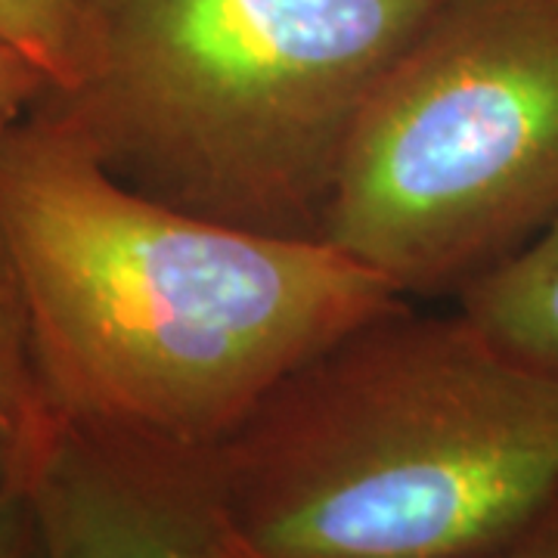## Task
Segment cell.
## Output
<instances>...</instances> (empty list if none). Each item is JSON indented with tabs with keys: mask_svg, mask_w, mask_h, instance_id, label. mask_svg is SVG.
<instances>
[{
	"mask_svg": "<svg viewBox=\"0 0 558 558\" xmlns=\"http://www.w3.org/2000/svg\"><path fill=\"white\" fill-rule=\"evenodd\" d=\"M0 233L38 413L215 450L323 348L407 301L323 240L146 199L38 100L0 134Z\"/></svg>",
	"mask_w": 558,
	"mask_h": 558,
	"instance_id": "cell-1",
	"label": "cell"
},
{
	"mask_svg": "<svg viewBox=\"0 0 558 558\" xmlns=\"http://www.w3.org/2000/svg\"><path fill=\"white\" fill-rule=\"evenodd\" d=\"M208 462L245 558H472L558 494V373L400 301Z\"/></svg>",
	"mask_w": 558,
	"mask_h": 558,
	"instance_id": "cell-2",
	"label": "cell"
},
{
	"mask_svg": "<svg viewBox=\"0 0 558 558\" xmlns=\"http://www.w3.org/2000/svg\"><path fill=\"white\" fill-rule=\"evenodd\" d=\"M440 3L84 0V75L44 100L140 196L319 240L363 102Z\"/></svg>",
	"mask_w": 558,
	"mask_h": 558,
	"instance_id": "cell-3",
	"label": "cell"
},
{
	"mask_svg": "<svg viewBox=\"0 0 558 558\" xmlns=\"http://www.w3.org/2000/svg\"><path fill=\"white\" fill-rule=\"evenodd\" d=\"M558 218V0H444L373 84L319 240L403 299Z\"/></svg>",
	"mask_w": 558,
	"mask_h": 558,
	"instance_id": "cell-4",
	"label": "cell"
},
{
	"mask_svg": "<svg viewBox=\"0 0 558 558\" xmlns=\"http://www.w3.org/2000/svg\"><path fill=\"white\" fill-rule=\"evenodd\" d=\"M13 481L40 558H245L208 450L87 428L35 407Z\"/></svg>",
	"mask_w": 558,
	"mask_h": 558,
	"instance_id": "cell-5",
	"label": "cell"
},
{
	"mask_svg": "<svg viewBox=\"0 0 558 558\" xmlns=\"http://www.w3.org/2000/svg\"><path fill=\"white\" fill-rule=\"evenodd\" d=\"M457 295L459 314L502 351L558 373V218Z\"/></svg>",
	"mask_w": 558,
	"mask_h": 558,
	"instance_id": "cell-6",
	"label": "cell"
},
{
	"mask_svg": "<svg viewBox=\"0 0 558 558\" xmlns=\"http://www.w3.org/2000/svg\"><path fill=\"white\" fill-rule=\"evenodd\" d=\"M0 44L32 60L50 90H72L87 65L84 0H0Z\"/></svg>",
	"mask_w": 558,
	"mask_h": 558,
	"instance_id": "cell-7",
	"label": "cell"
},
{
	"mask_svg": "<svg viewBox=\"0 0 558 558\" xmlns=\"http://www.w3.org/2000/svg\"><path fill=\"white\" fill-rule=\"evenodd\" d=\"M10 119H0V134ZM35 413V381L25 344L20 292L0 233V490L16 472L22 440Z\"/></svg>",
	"mask_w": 558,
	"mask_h": 558,
	"instance_id": "cell-8",
	"label": "cell"
},
{
	"mask_svg": "<svg viewBox=\"0 0 558 558\" xmlns=\"http://www.w3.org/2000/svg\"><path fill=\"white\" fill-rule=\"evenodd\" d=\"M50 94V81L32 60L0 44V119H16Z\"/></svg>",
	"mask_w": 558,
	"mask_h": 558,
	"instance_id": "cell-9",
	"label": "cell"
},
{
	"mask_svg": "<svg viewBox=\"0 0 558 558\" xmlns=\"http://www.w3.org/2000/svg\"><path fill=\"white\" fill-rule=\"evenodd\" d=\"M472 558H558V494L512 537Z\"/></svg>",
	"mask_w": 558,
	"mask_h": 558,
	"instance_id": "cell-10",
	"label": "cell"
},
{
	"mask_svg": "<svg viewBox=\"0 0 558 558\" xmlns=\"http://www.w3.org/2000/svg\"><path fill=\"white\" fill-rule=\"evenodd\" d=\"M0 558H40L28 502L13 478L0 490Z\"/></svg>",
	"mask_w": 558,
	"mask_h": 558,
	"instance_id": "cell-11",
	"label": "cell"
}]
</instances>
